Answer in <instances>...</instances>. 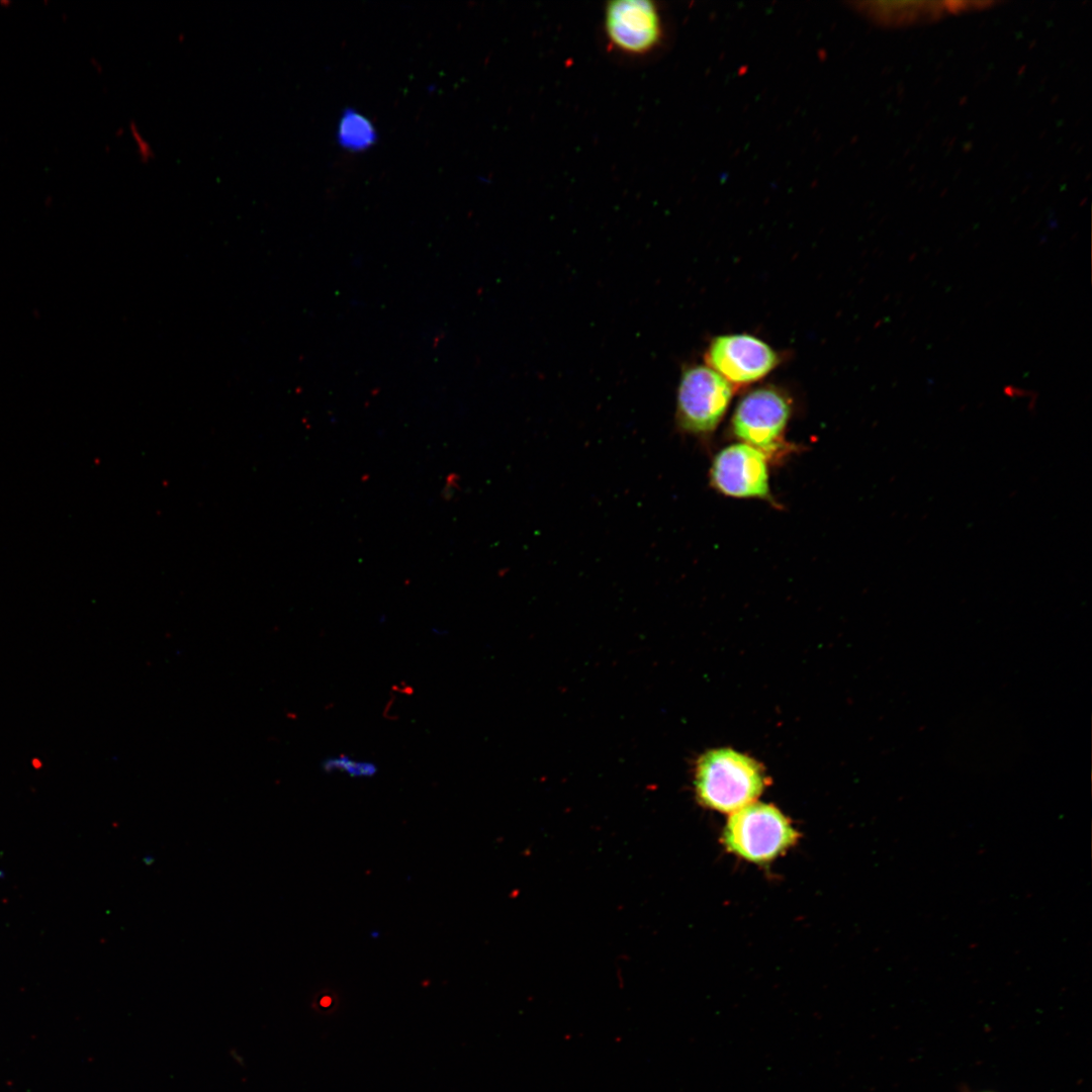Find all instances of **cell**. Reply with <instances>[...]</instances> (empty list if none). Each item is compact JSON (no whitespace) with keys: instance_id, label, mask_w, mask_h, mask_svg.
Returning a JSON list of instances; mask_svg holds the SVG:
<instances>
[{"instance_id":"obj_11","label":"cell","mask_w":1092,"mask_h":1092,"mask_svg":"<svg viewBox=\"0 0 1092 1092\" xmlns=\"http://www.w3.org/2000/svg\"><path fill=\"white\" fill-rule=\"evenodd\" d=\"M331 1003H332V1000L328 996L323 997L322 1000H321V1005L323 1007H328Z\"/></svg>"},{"instance_id":"obj_3","label":"cell","mask_w":1092,"mask_h":1092,"mask_svg":"<svg viewBox=\"0 0 1092 1092\" xmlns=\"http://www.w3.org/2000/svg\"><path fill=\"white\" fill-rule=\"evenodd\" d=\"M733 386L709 366L687 368L676 394V423L689 434L715 430L731 401Z\"/></svg>"},{"instance_id":"obj_4","label":"cell","mask_w":1092,"mask_h":1092,"mask_svg":"<svg viewBox=\"0 0 1092 1092\" xmlns=\"http://www.w3.org/2000/svg\"><path fill=\"white\" fill-rule=\"evenodd\" d=\"M791 408L778 390L762 387L750 391L738 403L732 418L734 434L763 453L779 446Z\"/></svg>"},{"instance_id":"obj_7","label":"cell","mask_w":1092,"mask_h":1092,"mask_svg":"<svg viewBox=\"0 0 1092 1092\" xmlns=\"http://www.w3.org/2000/svg\"><path fill=\"white\" fill-rule=\"evenodd\" d=\"M610 41L626 53L638 55L652 50L661 36V21L654 3L647 0H615L605 12Z\"/></svg>"},{"instance_id":"obj_2","label":"cell","mask_w":1092,"mask_h":1092,"mask_svg":"<svg viewBox=\"0 0 1092 1092\" xmlns=\"http://www.w3.org/2000/svg\"><path fill=\"white\" fill-rule=\"evenodd\" d=\"M797 839V831L778 808L757 802L731 813L723 832L726 848L754 863L772 860Z\"/></svg>"},{"instance_id":"obj_8","label":"cell","mask_w":1092,"mask_h":1092,"mask_svg":"<svg viewBox=\"0 0 1092 1092\" xmlns=\"http://www.w3.org/2000/svg\"><path fill=\"white\" fill-rule=\"evenodd\" d=\"M977 2H869L861 8L875 20L888 24L911 23L918 20L938 17L945 12H957L972 8Z\"/></svg>"},{"instance_id":"obj_5","label":"cell","mask_w":1092,"mask_h":1092,"mask_svg":"<svg viewBox=\"0 0 1092 1092\" xmlns=\"http://www.w3.org/2000/svg\"><path fill=\"white\" fill-rule=\"evenodd\" d=\"M706 362L733 386L751 383L767 375L776 367L778 356L758 338L733 334L713 339Z\"/></svg>"},{"instance_id":"obj_1","label":"cell","mask_w":1092,"mask_h":1092,"mask_svg":"<svg viewBox=\"0 0 1092 1092\" xmlns=\"http://www.w3.org/2000/svg\"><path fill=\"white\" fill-rule=\"evenodd\" d=\"M766 783L763 768L756 760L730 748L710 750L696 765L699 802L723 813L731 814L755 802Z\"/></svg>"},{"instance_id":"obj_9","label":"cell","mask_w":1092,"mask_h":1092,"mask_svg":"<svg viewBox=\"0 0 1092 1092\" xmlns=\"http://www.w3.org/2000/svg\"><path fill=\"white\" fill-rule=\"evenodd\" d=\"M336 138L341 148L349 152H363L378 139L374 123L355 108H345L339 118Z\"/></svg>"},{"instance_id":"obj_10","label":"cell","mask_w":1092,"mask_h":1092,"mask_svg":"<svg viewBox=\"0 0 1092 1092\" xmlns=\"http://www.w3.org/2000/svg\"><path fill=\"white\" fill-rule=\"evenodd\" d=\"M322 768L325 772L339 771L352 778H372L378 771V766L373 761L359 760L343 754L325 758Z\"/></svg>"},{"instance_id":"obj_6","label":"cell","mask_w":1092,"mask_h":1092,"mask_svg":"<svg viewBox=\"0 0 1092 1092\" xmlns=\"http://www.w3.org/2000/svg\"><path fill=\"white\" fill-rule=\"evenodd\" d=\"M712 484L734 497L767 498L768 468L763 452L745 443L722 449L711 468Z\"/></svg>"}]
</instances>
